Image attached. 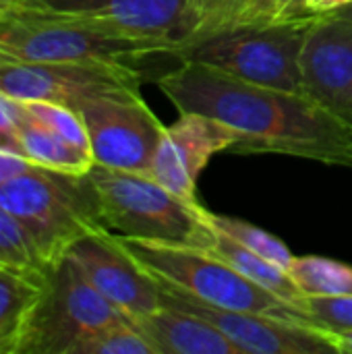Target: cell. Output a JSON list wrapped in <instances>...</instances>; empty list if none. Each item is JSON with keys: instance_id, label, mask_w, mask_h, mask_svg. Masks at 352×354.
Returning <instances> with one entry per match:
<instances>
[{"instance_id": "6da1fadb", "label": "cell", "mask_w": 352, "mask_h": 354, "mask_svg": "<svg viewBox=\"0 0 352 354\" xmlns=\"http://www.w3.org/2000/svg\"><path fill=\"white\" fill-rule=\"evenodd\" d=\"M178 112L218 118L239 133L232 153H280L352 168V129L305 91L232 77L201 62H178L158 77Z\"/></svg>"}, {"instance_id": "7a4b0ae2", "label": "cell", "mask_w": 352, "mask_h": 354, "mask_svg": "<svg viewBox=\"0 0 352 354\" xmlns=\"http://www.w3.org/2000/svg\"><path fill=\"white\" fill-rule=\"evenodd\" d=\"M0 56L29 62H120L168 58L156 44L112 33L39 0H0Z\"/></svg>"}, {"instance_id": "3957f363", "label": "cell", "mask_w": 352, "mask_h": 354, "mask_svg": "<svg viewBox=\"0 0 352 354\" xmlns=\"http://www.w3.org/2000/svg\"><path fill=\"white\" fill-rule=\"evenodd\" d=\"M100 203V216L112 234L203 249L214 241L205 207L193 205L149 174L93 164L87 172Z\"/></svg>"}, {"instance_id": "277c9868", "label": "cell", "mask_w": 352, "mask_h": 354, "mask_svg": "<svg viewBox=\"0 0 352 354\" xmlns=\"http://www.w3.org/2000/svg\"><path fill=\"white\" fill-rule=\"evenodd\" d=\"M87 25L156 44L168 60L193 41L237 23L241 0H39Z\"/></svg>"}, {"instance_id": "5b68a950", "label": "cell", "mask_w": 352, "mask_h": 354, "mask_svg": "<svg viewBox=\"0 0 352 354\" xmlns=\"http://www.w3.org/2000/svg\"><path fill=\"white\" fill-rule=\"evenodd\" d=\"M0 205L27 228L48 263L64 257L77 239L106 230L87 174L33 166L0 187Z\"/></svg>"}, {"instance_id": "8992f818", "label": "cell", "mask_w": 352, "mask_h": 354, "mask_svg": "<svg viewBox=\"0 0 352 354\" xmlns=\"http://www.w3.org/2000/svg\"><path fill=\"white\" fill-rule=\"evenodd\" d=\"M315 17L272 25H230L183 48L174 60L201 62L243 81L303 91L301 52Z\"/></svg>"}, {"instance_id": "52a82bcc", "label": "cell", "mask_w": 352, "mask_h": 354, "mask_svg": "<svg viewBox=\"0 0 352 354\" xmlns=\"http://www.w3.org/2000/svg\"><path fill=\"white\" fill-rule=\"evenodd\" d=\"M118 241L156 280L180 288L203 303L305 324L303 311L263 290L210 251L129 236H118Z\"/></svg>"}, {"instance_id": "ba28073f", "label": "cell", "mask_w": 352, "mask_h": 354, "mask_svg": "<svg viewBox=\"0 0 352 354\" xmlns=\"http://www.w3.org/2000/svg\"><path fill=\"white\" fill-rule=\"evenodd\" d=\"M124 319L64 255L48 270L19 354H73L79 342Z\"/></svg>"}, {"instance_id": "9c48e42d", "label": "cell", "mask_w": 352, "mask_h": 354, "mask_svg": "<svg viewBox=\"0 0 352 354\" xmlns=\"http://www.w3.org/2000/svg\"><path fill=\"white\" fill-rule=\"evenodd\" d=\"M143 71L120 62H29L0 56V93L79 108L98 95H139Z\"/></svg>"}, {"instance_id": "30bf717a", "label": "cell", "mask_w": 352, "mask_h": 354, "mask_svg": "<svg viewBox=\"0 0 352 354\" xmlns=\"http://www.w3.org/2000/svg\"><path fill=\"white\" fill-rule=\"evenodd\" d=\"M89 135L93 162L149 174L164 127L139 95H98L77 108Z\"/></svg>"}, {"instance_id": "8fae6325", "label": "cell", "mask_w": 352, "mask_h": 354, "mask_svg": "<svg viewBox=\"0 0 352 354\" xmlns=\"http://www.w3.org/2000/svg\"><path fill=\"white\" fill-rule=\"evenodd\" d=\"M162 305L193 313L218 328L243 354H340L334 338L313 326L266 313L222 309L160 282Z\"/></svg>"}, {"instance_id": "7c38bea8", "label": "cell", "mask_w": 352, "mask_h": 354, "mask_svg": "<svg viewBox=\"0 0 352 354\" xmlns=\"http://www.w3.org/2000/svg\"><path fill=\"white\" fill-rule=\"evenodd\" d=\"M66 257L129 319L143 317L162 307L158 280L110 230H95L77 239L68 247Z\"/></svg>"}, {"instance_id": "4fadbf2b", "label": "cell", "mask_w": 352, "mask_h": 354, "mask_svg": "<svg viewBox=\"0 0 352 354\" xmlns=\"http://www.w3.org/2000/svg\"><path fill=\"white\" fill-rule=\"evenodd\" d=\"M239 133L226 122L199 112H180L178 120L164 127L149 176L176 197L199 205L197 180L210 160L230 151Z\"/></svg>"}, {"instance_id": "5bb4252c", "label": "cell", "mask_w": 352, "mask_h": 354, "mask_svg": "<svg viewBox=\"0 0 352 354\" xmlns=\"http://www.w3.org/2000/svg\"><path fill=\"white\" fill-rule=\"evenodd\" d=\"M303 91L352 129V21L317 15L301 52Z\"/></svg>"}, {"instance_id": "9a60e30c", "label": "cell", "mask_w": 352, "mask_h": 354, "mask_svg": "<svg viewBox=\"0 0 352 354\" xmlns=\"http://www.w3.org/2000/svg\"><path fill=\"white\" fill-rule=\"evenodd\" d=\"M131 322L158 354H243L205 319L168 305Z\"/></svg>"}, {"instance_id": "2e32d148", "label": "cell", "mask_w": 352, "mask_h": 354, "mask_svg": "<svg viewBox=\"0 0 352 354\" xmlns=\"http://www.w3.org/2000/svg\"><path fill=\"white\" fill-rule=\"evenodd\" d=\"M207 251L212 255L220 257L222 261H226L228 266H232L237 272H241L245 278H249L263 290H268V292L276 295L278 299H282L284 303L297 307L305 315L307 295L297 286V282L290 278V274L286 270H282L276 263H272L270 259L249 251L247 247H243L241 243H237L234 239H230L228 234H224L216 228H214V241L207 247Z\"/></svg>"}, {"instance_id": "e0dca14e", "label": "cell", "mask_w": 352, "mask_h": 354, "mask_svg": "<svg viewBox=\"0 0 352 354\" xmlns=\"http://www.w3.org/2000/svg\"><path fill=\"white\" fill-rule=\"evenodd\" d=\"M19 149L21 156L33 162L35 166L52 168L68 174H87L95 164L89 151H83L46 124L35 120L19 102Z\"/></svg>"}, {"instance_id": "ac0fdd59", "label": "cell", "mask_w": 352, "mask_h": 354, "mask_svg": "<svg viewBox=\"0 0 352 354\" xmlns=\"http://www.w3.org/2000/svg\"><path fill=\"white\" fill-rule=\"evenodd\" d=\"M44 282L46 278L0 268V354H19Z\"/></svg>"}, {"instance_id": "d6986e66", "label": "cell", "mask_w": 352, "mask_h": 354, "mask_svg": "<svg viewBox=\"0 0 352 354\" xmlns=\"http://www.w3.org/2000/svg\"><path fill=\"white\" fill-rule=\"evenodd\" d=\"M288 274L307 297H352V266L349 263L322 255H303L293 259Z\"/></svg>"}, {"instance_id": "ffe728a7", "label": "cell", "mask_w": 352, "mask_h": 354, "mask_svg": "<svg viewBox=\"0 0 352 354\" xmlns=\"http://www.w3.org/2000/svg\"><path fill=\"white\" fill-rule=\"evenodd\" d=\"M50 266L27 228L0 205V268L46 278Z\"/></svg>"}, {"instance_id": "44dd1931", "label": "cell", "mask_w": 352, "mask_h": 354, "mask_svg": "<svg viewBox=\"0 0 352 354\" xmlns=\"http://www.w3.org/2000/svg\"><path fill=\"white\" fill-rule=\"evenodd\" d=\"M207 222L212 224V228L228 234L230 239H234L237 243H241L243 247H247L249 251L270 259L272 263H276L278 268L286 270L290 268L295 255L293 251L272 232L253 226L251 222H245L241 218H232V216H222V214H214V212H205Z\"/></svg>"}, {"instance_id": "7402d4cb", "label": "cell", "mask_w": 352, "mask_h": 354, "mask_svg": "<svg viewBox=\"0 0 352 354\" xmlns=\"http://www.w3.org/2000/svg\"><path fill=\"white\" fill-rule=\"evenodd\" d=\"M73 354H158V351L131 319H124L85 338Z\"/></svg>"}, {"instance_id": "603a6c76", "label": "cell", "mask_w": 352, "mask_h": 354, "mask_svg": "<svg viewBox=\"0 0 352 354\" xmlns=\"http://www.w3.org/2000/svg\"><path fill=\"white\" fill-rule=\"evenodd\" d=\"M21 104L35 120L46 124L58 137H62L71 145L91 153L87 129H85L83 118L79 116V112L75 108L62 106V104H52V102H21Z\"/></svg>"}, {"instance_id": "cb8c5ba5", "label": "cell", "mask_w": 352, "mask_h": 354, "mask_svg": "<svg viewBox=\"0 0 352 354\" xmlns=\"http://www.w3.org/2000/svg\"><path fill=\"white\" fill-rule=\"evenodd\" d=\"M305 322L330 336L352 330V297H307Z\"/></svg>"}, {"instance_id": "d4e9b609", "label": "cell", "mask_w": 352, "mask_h": 354, "mask_svg": "<svg viewBox=\"0 0 352 354\" xmlns=\"http://www.w3.org/2000/svg\"><path fill=\"white\" fill-rule=\"evenodd\" d=\"M305 17H313V12L307 6V0H241V8L234 25H243V23L272 25V23L305 19Z\"/></svg>"}, {"instance_id": "484cf974", "label": "cell", "mask_w": 352, "mask_h": 354, "mask_svg": "<svg viewBox=\"0 0 352 354\" xmlns=\"http://www.w3.org/2000/svg\"><path fill=\"white\" fill-rule=\"evenodd\" d=\"M35 164L29 162L27 158H23L21 153H15L10 149H2L0 147V187L10 183L12 178L25 174L27 170H31Z\"/></svg>"}, {"instance_id": "4316f807", "label": "cell", "mask_w": 352, "mask_h": 354, "mask_svg": "<svg viewBox=\"0 0 352 354\" xmlns=\"http://www.w3.org/2000/svg\"><path fill=\"white\" fill-rule=\"evenodd\" d=\"M349 4H352V0H307V6L313 15H328Z\"/></svg>"}, {"instance_id": "83f0119b", "label": "cell", "mask_w": 352, "mask_h": 354, "mask_svg": "<svg viewBox=\"0 0 352 354\" xmlns=\"http://www.w3.org/2000/svg\"><path fill=\"white\" fill-rule=\"evenodd\" d=\"M332 338L338 346V353L352 354V330L351 332H342V334H334Z\"/></svg>"}, {"instance_id": "f1b7e54d", "label": "cell", "mask_w": 352, "mask_h": 354, "mask_svg": "<svg viewBox=\"0 0 352 354\" xmlns=\"http://www.w3.org/2000/svg\"><path fill=\"white\" fill-rule=\"evenodd\" d=\"M328 15H334V17H340V19H346V21H352V4L349 6H342L334 12H328Z\"/></svg>"}]
</instances>
